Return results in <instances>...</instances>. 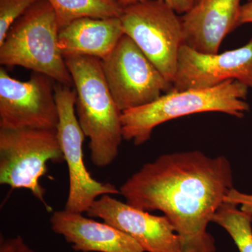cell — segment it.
I'll return each instance as SVG.
<instances>
[{
  "mask_svg": "<svg viewBox=\"0 0 252 252\" xmlns=\"http://www.w3.org/2000/svg\"><path fill=\"white\" fill-rule=\"evenodd\" d=\"M0 252H35L24 241L22 237L5 239L0 238Z\"/></svg>",
  "mask_w": 252,
  "mask_h": 252,
  "instance_id": "cell-19",
  "label": "cell"
},
{
  "mask_svg": "<svg viewBox=\"0 0 252 252\" xmlns=\"http://www.w3.org/2000/svg\"><path fill=\"white\" fill-rule=\"evenodd\" d=\"M124 35L120 18H82L60 30L59 47L63 57L90 56L103 60Z\"/></svg>",
  "mask_w": 252,
  "mask_h": 252,
  "instance_id": "cell-14",
  "label": "cell"
},
{
  "mask_svg": "<svg viewBox=\"0 0 252 252\" xmlns=\"http://www.w3.org/2000/svg\"><path fill=\"white\" fill-rule=\"evenodd\" d=\"M212 222L224 228L240 252H252V215L235 204L223 201L212 218Z\"/></svg>",
  "mask_w": 252,
  "mask_h": 252,
  "instance_id": "cell-16",
  "label": "cell"
},
{
  "mask_svg": "<svg viewBox=\"0 0 252 252\" xmlns=\"http://www.w3.org/2000/svg\"><path fill=\"white\" fill-rule=\"evenodd\" d=\"M101 61L109 91L122 112L151 103L172 90L171 83L126 34Z\"/></svg>",
  "mask_w": 252,
  "mask_h": 252,
  "instance_id": "cell-8",
  "label": "cell"
},
{
  "mask_svg": "<svg viewBox=\"0 0 252 252\" xmlns=\"http://www.w3.org/2000/svg\"><path fill=\"white\" fill-rule=\"evenodd\" d=\"M224 201L240 205L241 210L252 215V195L242 193L233 188L225 195Z\"/></svg>",
  "mask_w": 252,
  "mask_h": 252,
  "instance_id": "cell-18",
  "label": "cell"
},
{
  "mask_svg": "<svg viewBox=\"0 0 252 252\" xmlns=\"http://www.w3.org/2000/svg\"><path fill=\"white\" fill-rule=\"evenodd\" d=\"M33 72L27 81L16 80L0 69V128L56 129L59 111L55 84Z\"/></svg>",
  "mask_w": 252,
  "mask_h": 252,
  "instance_id": "cell-9",
  "label": "cell"
},
{
  "mask_svg": "<svg viewBox=\"0 0 252 252\" xmlns=\"http://www.w3.org/2000/svg\"><path fill=\"white\" fill-rule=\"evenodd\" d=\"M117 1L123 7H125L127 5L133 4L141 0H117ZM163 1L170 5L179 14H185L189 10L191 9L194 4L193 0H163Z\"/></svg>",
  "mask_w": 252,
  "mask_h": 252,
  "instance_id": "cell-20",
  "label": "cell"
},
{
  "mask_svg": "<svg viewBox=\"0 0 252 252\" xmlns=\"http://www.w3.org/2000/svg\"><path fill=\"white\" fill-rule=\"evenodd\" d=\"M233 188L228 159L200 151L163 154L147 162L119 189L126 203L160 211L181 240V252H215L207 226Z\"/></svg>",
  "mask_w": 252,
  "mask_h": 252,
  "instance_id": "cell-1",
  "label": "cell"
},
{
  "mask_svg": "<svg viewBox=\"0 0 252 252\" xmlns=\"http://www.w3.org/2000/svg\"><path fill=\"white\" fill-rule=\"evenodd\" d=\"M77 94L76 114L89 137L94 166H109L119 155L124 140L122 112L114 102L102 70V61L90 56L64 57Z\"/></svg>",
  "mask_w": 252,
  "mask_h": 252,
  "instance_id": "cell-2",
  "label": "cell"
},
{
  "mask_svg": "<svg viewBox=\"0 0 252 252\" xmlns=\"http://www.w3.org/2000/svg\"><path fill=\"white\" fill-rule=\"evenodd\" d=\"M178 14L163 0H141L124 7L120 17L124 34L172 84L185 41Z\"/></svg>",
  "mask_w": 252,
  "mask_h": 252,
  "instance_id": "cell-6",
  "label": "cell"
},
{
  "mask_svg": "<svg viewBox=\"0 0 252 252\" xmlns=\"http://www.w3.org/2000/svg\"><path fill=\"white\" fill-rule=\"evenodd\" d=\"M248 89L240 81L228 80L209 89L171 90L151 103L123 112V137L140 146L151 138L157 126L199 113L220 112L243 118L250 110L245 101Z\"/></svg>",
  "mask_w": 252,
  "mask_h": 252,
  "instance_id": "cell-3",
  "label": "cell"
},
{
  "mask_svg": "<svg viewBox=\"0 0 252 252\" xmlns=\"http://www.w3.org/2000/svg\"><path fill=\"white\" fill-rule=\"evenodd\" d=\"M129 235L145 252H181V240L165 215L156 216L114 198L102 195L86 212Z\"/></svg>",
  "mask_w": 252,
  "mask_h": 252,
  "instance_id": "cell-11",
  "label": "cell"
},
{
  "mask_svg": "<svg viewBox=\"0 0 252 252\" xmlns=\"http://www.w3.org/2000/svg\"><path fill=\"white\" fill-rule=\"evenodd\" d=\"M51 228L62 235L74 251L145 252L135 240L112 225L84 217L83 214L59 210L50 219Z\"/></svg>",
  "mask_w": 252,
  "mask_h": 252,
  "instance_id": "cell-13",
  "label": "cell"
},
{
  "mask_svg": "<svg viewBox=\"0 0 252 252\" xmlns=\"http://www.w3.org/2000/svg\"><path fill=\"white\" fill-rule=\"evenodd\" d=\"M247 23H252V0L242 5L239 16V26Z\"/></svg>",
  "mask_w": 252,
  "mask_h": 252,
  "instance_id": "cell-21",
  "label": "cell"
},
{
  "mask_svg": "<svg viewBox=\"0 0 252 252\" xmlns=\"http://www.w3.org/2000/svg\"><path fill=\"white\" fill-rule=\"evenodd\" d=\"M248 1H251V0H248Z\"/></svg>",
  "mask_w": 252,
  "mask_h": 252,
  "instance_id": "cell-23",
  "label": "cell"
},
{
  "mask_svg": "<svg viewBox=\"0 0 252 252\" xmlns=\"http://www.w3.org/2000/svg\"><path fill=\"white\" fill-rule=\"evenodd\" d=\"M242 0H198L182 17L184 44L218 54L225 36L239 26Z\"/></svg>",
  "mask_w": 252,
  "mask_h": 252,
  "instance_id": "cell-12",
  "label": "cell"
},
{
  "mask_svg": "<svg viewBox=\"0 0 252 252\" xmlns=\"http://www.w3.org/2000/svg\"><path fill=\"white\" fill-rule=\"evenodd\" d=\"M64 161L56 129L0 128V184L29 190L48 211L39 183L49 162Z\"/></svg>",
  "mask_w": 252,
  "mask_h": 252,
  "instance_id": "cell-5",
  "label": "cell"
},
{
  "mask_svg": "<svg viewBox=\"0 0 252 252\" xmlns=\"http://www.w3.org/2000/svg\"><path fill=\"white\" fill-rule=\"evenodd\" d=\"M54 8L59 29L82 18H120L124 7L117 0H47Z\"/></svg>",
  "mask_w": 252,
  "mask_h": 252,
  "instance_id": "cell-15",
  "label": "cell"
},
{
  "mask_svg": "<svg viewBox=\"0 0 252 252\" xmlns=\"http://www.w3.org/2000/svg\"><path fill=\"white\" fill-rule=\"evenodd\" d=\"M59 31L54 8L47 0H39L0 43V64L25 67L72 87V76L59 47Z\"/></svg>",
  "mask_w": 252,
  "mask_h": 252,
  "instance_id": "cell-4",
  "label": "cell"
},
{
  "mask_svg": "<svg viewBox=\"0 0 252 252\" xmlns=\"http://www.w3.org/2000/svg\"><path fill=\"white\" fill-rule=\"evenodd\" d=\"M39 0H0V43L12 25Z\"/></svg>",
  "mask_w": 252,
  "mask_h": 252,
  "instance_id": "cell-17",
  "label": "cell"
},
{
  "mask_svg": "<svg viewBox=\"0 0 252 252\" xmlns=\"http://www.w3.org/2000/svg\"><path fill=\"white\" fill-rule=\"evenodd\" d=\"M194 1V4H195V2H197V1H198V0H193Z\"/></svg>",
  "mask_w": 252,
  "mask_h": 252,
  "instance_id": "cell-22",
  "label": "cell"
},
{
  "mask_svg": "<svg viewBox=\"0 0 252 252\" xmlns=\"http://www.w3.org/2000/svg\"><path fill=\"white\" fill-rule=\"evenodd\" d=\"M55 97L59 117L56 130L69 174V193L64 210L86 213L99 197L107 194L119 195L120 190L112 184L96 180L86 168L83 151L86 136L76 114L75 90L56 83Z\"/></svg>",
  "mask_w": 252,
  "mask_h": 252,
  "instance_id": "cell-7",
  "label": "cell"
},
{
  "mask_svg": "<svg viewBox=\"0 0 252 252\" xmlns=\"http://www.w3.org/2000/svg\"><path fill=\"white\" fill-rule=\"evenodd\" d=\"M228 80L252 88V39L222 54H203L182 46L172 90L209 89Z\"/></svg>",
  "mask_w": 252,
  "mask_h": 252,
  "instance_id": "cell-10",
  "label": "cell"
}]
</instances>
